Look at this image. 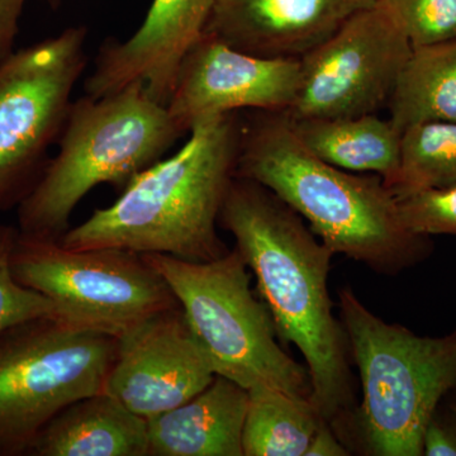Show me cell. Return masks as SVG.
Wrapping results in <instances>:
<instances>
[{
    "label": "cell",
    "instance_id": "6da1fadb",
    "mask_svg": "<svg viewBox=\"0 0 456 456\" xmlns=\"http://www.w3.org/2000/svg\"><path fill=\"white\" fill-rule=\"evenodd\" d=\"M218 224L254 273L279 340L301 351L317 412L329 424L349 413L356 404L349 341L329 293L335 254L281 198L240 176Z\"/></svg>",
    "mask_w": 456,
    "mask_h": 456
},
{
    "label": "cell",
    "instance_id": "7a4b0ae2",
    "mask_svg": "<svg viewBox=\"0 0 456 456\" xmlns=\"http://www.w3.org/2000/svg\"><path fill=\"white\" fill-rule=\"evenodd\" d=\"M236 176L268 188L307 222L334 254L395 275L424 253L407 231L382 176L338 169L297 139L287 114L256 112L241 122Z\"/></svg>",
    "mask_w": 456,
    "mask_h": 456
},
{
    "label": "cell",
    "instance_id": "3957f363",
    "mask_svg": "<svg viewBox=\"0 0 456 456\" xmlns=\"http://www.w3.org/2000/svg\"><path fill=\"white\" fill-rule=\"evenodd\" d=\"M241 122L235 113L198 123L176 154L140 173L106 208L69 228L60 244L73 250L121 248L211 261L230 248L217 232L236 176Z\"/></svg>",
    "mask_w": 456,
    "mask_h": 456
},
{
    "label": "cell",
    "instance_id": "277c9868",
    "mask_svg": "<svg viewBox=\"0 0 456 456\" xmlns=\"http://www.w3.org/2000/svg\"><path fill=\"white\" fill-rule=\"evenodd\" d=\"M338 299L362 398L330 425L351 455H424L432 413L456 387V331L424 338L387 323L349 287Z\"/></svg>",
    "mask_w": 456,
    "mask_h": 456
},
{
    "label": "cell",
    "instance_id": "5b68a950",
    "mask_svg": "<svg viewBox=\"0 0 456 456\" xmlns=\"http://www.w3.org/2000/svg\"><path fill=\"white\" fill-rule=\"evenodd\" d=\"M167 106L134 83L102 98L71 103L50 159L31 193L17 207L20 235L60 241L77 204L97 185L123 189L182 136Z\"/></svg>",
    "mask_w": 456,
    "mask_h": 456
},
{
    "label": "cell",
    "instance_id": "8992f818",
    "mask_svg": "<svg viewBox=\"0 0 456 456\" xmlns=\"http://www.w3.org/2000/svg\"><path fill=\"white\" fill-rule=\"evenodd\" d=\"M164 278L216 375L245 388L269 387L310 398L307 367L278 341L268 308L250 287L237 248L211 261L141 254Z\"/></svg>",
    "mask_w": 456,
    "mask_h": 456
},
{
    "label": "cell",
    "instance_id": "52a82bcc",
    "mask_svg": "<svg viewBox=\"0 0 456 456\" xmlns=\"http://www.w3.org/2000/svg\"><path fill=\"white\" fill-rule=\"evenodd\" d=\"M116 338L38 317L0 335V456L28 454L51 419L104 392Z\"/></svg>",
    "mask_w": 456,
    "mask_h": 456
},
{
    "label": "cell",
    "instance_id": "ba28073f",
    "mask_svg": "<svg viewBox=\"0 0 456 456\" xmlns=\"http://www.w3.org/2000/svg\"><path fill=\"white\" fill-rule=\"evenodd\" d=\"M11 268L18 283L53 302V318L113 338L179 307L164 278L134 251L73 250L18 232Z\"/></svg>",
    "mask_w": 456,
    "mask_h": 456
},
{
    "label": "cell",
    "instance_id": "9c48e42d",
    "mask_svg": "<svg viewBox=\"0 0 456 456\" xmlns=\"http://www.w3.org/2000/svg\"><path fill=\"white\" fill-rule=\"evenodd\" d=\"M86 29L65 31L0 65V212L20 206L40 180L86 65Z\"/></svg>",
    "mask_w": 456,
    "mask_h": 456
},
{
    "label": "cell",
    "instance_id": "30bf717a",
    "mask_svg": "<svg viewBox=\"0 0 456 456\" xmlns=\"http://www.w3.org/2000/svg\"><path fill=\"white\" fill-rule=\"evenodd\" d=\"M413 46L382 7L362 9L323 44L299 59L292 119L378 113L389 99Z\"/></svg>",
    "mask_w": 456,
    "mask_h": 456
},
{
    "label": "cell",
    "instance_id": "8fae6325",
    "mask_svg": "<svg viewBox=\"0 0 456 456\" xmlns=\"http://www.w3.org/2000/svg\"><path fill=\"white\" fill-rule=\"evenodd\" d=\"M299 77V60L251 55L203 33L180 62L167 112L183 134L239 110L287 113Z\"/></svg>",
    "mask_w": 456,
    "mask_h": 456
},
{
    "label": "cell",
    "instance_id": "7c38bea8",
    "mask_svg": "<svg viewBox=\"0 0 456 456\" xmlns=\"http://www.w3.org/2000/svg\"><path fill=\"white\" fill-rule=\"evenodd\" d=\"M116 341L104 392L146 421L185 403L215 379L180 305Z\"/></svg>",
    "mask_w": 456,
    "mask_h": 456
},
{
    "label": "cell",
    "instance_id": "4fadbf2b",
    "mask_svg": "<svg viewBox=\"0 0 456 456\" xmlns=\"http://www.w3.org/2000/svg\"><path fill=\"white\" fill-rule=\"evenodd\" d=\"M216 0H154L142 25L128 40L102 46L86 95L102 98L134 83L167 106L180 62L200 37Z\"/></svg>",
    "mask_w": 456,
    "mask_h": 456
},
{
    "label": "cell",
    "instance_id": "5bb4252c",
    "mask_svg": "<svg viewBox=\"0 0 456 456\" xmlns=\"http://www.w3.org/2000/svg\"><path fill=\"white\" fill-rule=\"evenodd\" d=\"M377 0H216L203 33L251 55L302 59Z\"/></svg>",
    "mask_w": 456,
    "mask_h": 456
},
{
    "label": "cell",
    "instance_id": "9a60e30c",
    "mask_svg": "<svg viewBox=\"0 0 456 456\" xmlns=\"http://www.w3.org/2000/svg\"><path fill=\"white\" fill-rule=\"evenodd\" d=\"M248 392L227 378L149 422L150 456H244Z\"/></svg>",
    "mask_w": 456,
    "mask_h": 456
},
{
    "label": "cell",
    "instance_id": "2e32d148",
    "mask_svg": "<svg viewBox=\"0 0 456 456\" xmlns=\"http://www.w3.org/2000/svg\"><path fill=\"white\" fill-rule=\"evenodd\" d=\"M27 455L150 456L149 422L108 393H97L53 417Z\"/></svg>",
    "mask_w": 456,
    "mask_h": 456
},
{
    "label": "cell",
    "instance_id": "e0dca14e",
    "mask_svg": "<svg viewBox=\"0 0 456 456\" xmlns=\"http://www.w3.org/2000/svg\"><path fill=\"white\" fill-rule=\"evenodd\" d=\"M289 121L297 139L320 160L351 173L382 176L387 187L395 182L401 165L402 132L391 119L373 113Z\"/></svg>",
    "mask_w": 456,
    "mask_h": 456
},
{
    "label": "cell",
    "instance_id": "ac0fdd59",
    "mask_svg": "<svg viewBox=\"0 0 456 456\" xmlns=\"http://www.w3.org/2000/svg\"><path fill=\"white\" fill-rule=\"evenodd\" d=\"M387 107L401 132L422 122L456 123V40L413 47Z\"/></svg>",
    "mask_w": 456,
    "mask_h": 456
},
{
    "label": "cell",
    "instance_id": "d6986e66",
    "mask_svg": "<svg viewBox=\"0 0 456 456\" xmlns=\"http://www.w3.org/2000/svg\"><path fill=\"white\" fill-rule=\"evenodd\" d=\"M248 392L244 456H305L314 432L325 421L310 398L269 387Z\"/></svg>",
    "mask_w": 456,
    "mask_h": 456
},
{
    "label": "cell",
    "instance_id": "ffe728a7",
    "mask_svg": "<svg viewBox=\"0 0 456 456\" xmlns=\"http://www.w3.org/2000/svg\"><path fill=\"white\" fill-rule=\"evenodd\" d=\"M455 184V122H422L402 132L401 165L388 187L395 198Z\"/></svg>",
    "mask_w": 456,
    "mask_h": 456
},
{
    "label": "cell",
    "instance_id": "44dd1931",
    "mask_svg": "<svg viewBox=\"0 0 456 456\" xmlns=\"http://www.w3.org/2000/svg\"><path fill=\"white\" fill-rule=\"evenodd\" d=\"M413 47L456 40V0H377Z\"/></svg>",
    "mask_w": 456,
    "mask_h": 456
},
{
    "label": "cell",
    "instance_id": "7402d4cb",
    "mask_svg": "<svg viewBox=\"0 0 456 456\" xmlns=\"http://www.w3.org/2000/svg\"><path fill=\"white\" fill-rule=\"evenodd\" d=\"M17 227L0 224V335L12 326L38 317L55 316L53 302L18 283L11 268Z\"/></svg>",
    "mask_w": 456,
    "mask_h": 456
},
{
    "label": "cell",
    "instance_id": "603a6c76",
    "mask_svg": "<svg viewBox=\"0 0 456 456\" xmlns=\"http://www.w3.org/2000/svg\"><path fill=\"white\" fill-rule=\"evenodd\" d=\"M399 218L417 236L456 235V184L397 198Z\"/></svg>",
    "mask_w": 456,
    "mask_h": 456
},
{
    "label": "cell",
    "instance_id": "cb8c5ba5",
    "mask_svg": "<svg viewBox=\"0 0 456 456\" xmlns=\"http://www.w3.org/2000/svg\"><path fill=\"white\" fill-rule=\"evenodd\" d=\"M26 0H0V65L13 55Z\"/></svg>",
    "mask_w": 456,
    "mask_h": 456
},
{
    "label": "cell",
    "instance_id": "d4e9b609",
    "mask_svg": "<svg viewBox=\"0 0 456 456\" xmlns=\"http://www.w3.org/2000/svg\"><path fill=\"white\" fill-rule=\"evenodd\" d=\"M350 452L341 443L334 428L323 421L314 432L305 456H349Z\"/></svg>",
    "mask_w": 456,
    "mask_h": 456
}]
</instances>
